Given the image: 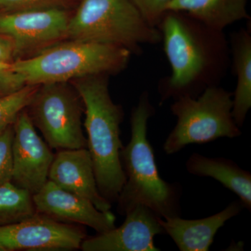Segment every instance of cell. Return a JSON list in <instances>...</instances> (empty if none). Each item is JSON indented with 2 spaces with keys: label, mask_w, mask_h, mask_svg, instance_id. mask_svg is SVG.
Masks as SVG:
<instances>
[{
  "label": "cell",
  "mask_w": 251,
  "mask_h": 251,
  "mask_svg": "<svg viewBox=\"0 0 251 251\" xmlns=\"http://www.w3.org/2000/svg\"><path fill=\"white\" fill-rule=\"evenodd\" d=\"M171 74L160 83L161 102L196 97L218 85L228 63V46L223 31L207 27L177 11H167L158 24Z\"/></svg>",
  "instance_id": "obj_1"
},
{
  "label": "cell",
  "mask_w": 251,
  "mask_h": 251,
  "mask_svg": "<svg viewBox=\"0 0 251 251\" xmlns=\"http://www.w3.org/2000/svg\"><path fill=\"white\" fill-rule=\"evenodd\" d=\"M154 113L149 94L144 92L132 110L130 139L120 151L126 181L116 202L122 216L138 205L148 206L163 219L181 215V186L162 179L148 139V122Z\"/></svg>",
  "instance_id": "obj_2"
},
{
  "label": "cell",
  "mask_w": 251,
  "mask_h": 251,
  "mask_svg": "<svg viewBox=\"0 0 251 251\" xmlns=\"http://www.w3.org/2000/svg\"><path fill=\"white\" fill-rule=\"evenodd\" d=\"M108 78V75H92L70 82L83 102L87 148L99 192L112 204L116 202L126 181L120 161L124 112L112 100Z\"/></svg>",
  "instance_id": "obj_3"
},
{
  "label": "cell",
  "mask_w": 251,
  "mask_h": 251,
  "mask_svg": "<svg viewBox=\"0 0 251 251\" xmlns=\"http://www.w3.org/2000/svg\"><path fill=\"white\" fill-rule=\"evenodd\" d=\"M30 57L16 59L11 69L26 85L70 82L92 75L122 72L131 52L120 46L76 39H67Z\"/></svg>",
  "instance_id": "obj_4"
},
{
  "label": "cell",
  "mask_w": 251,
  "mask_h": 251,
  "mask_svg": "<svg viewBox=\"0 0 251 251\" xmlns=\"http://www.w3.org/2000/svg\"><path fill=\"white\" fill-rule=\"evenodd\" d=\"M67 39L120 46L138 53L140 46L161 42V31L130 0H81L71 16Z\"/></svg>",
  "instance_id": "obj_5"
},
{
  "label": "cell",
  "mask_w": 251,
  "mask_h": 251,
  "mask_svg": "<svg viewBox=\"0 0 251 251\" xmlns=\"http://www.w3.org/2000/svg\"><path fill=\"white\" fill-rule=\"evenodd\" d=\"M232 95L219 85H212L194 98L175 100L171 110L176 124L163 144L164 152L174 154L187 145L240 136L242 131L232 116Z\"/></svg>",
  "instance_id": "obj_6"
},
{
  "label": "cell",
  "mask_w": 251,
  "mask_h": 251,
  "mask_svg": "<svg viewBox=\"0 0 251 251\" xmlns=\"http://www.w3.org/2000/svg\"><path fill=\"white\" fill-rule=\"evenodd\" d=\"M27 111L34 126L46 143L54 150L87 148L82 128L84 104L75 87L69 82L39 86Z\"/></svg>",
  "instance_id": "obj_7"
},
{
  "label": "cell",
  "mask_w": 251,
  "mask_h": 251,
  "mask_svg": "<svg viewBox=\"0 0 251 251\" xmlns=\"http://www.w3.org/2000/svg\"><path fill=\"white\" fill-rule=\"evenodd\" d=\"M71 16L63 7L1 12L0 34L14 43L16 59L35 54L67 39Z\"/></svg>",
  "instance_id": "obj_8"
},
{
  "label": "cell",
  "mask_w": 251,
  "mask_h": 251,
  "mask_svg": "<svg viewBox=\"0 0 251 251\" xmlns=\"http://www.w3.org/2000/svg\"><path fill=\"white\" fill-rule=\"evenodd\" d=\"M87 237L82 226L37 213L20 222L0 226V251L75 250Z\"/></svg>",
  "instance_id": "obj_9"
},
{
  "label": "cell",
  "mask_w": 251,
  "mask_h": 251,
  "mask_svg": "<svg viewBox=\"0 0 251 251\" xmlns=\"http://www.w3.org/2000/svg\"><path fill=\"white\" fill-rule=\"evenodd\" d=\"M12 181L34 195L49 180L54 155L33 125L27 109L20 112L14 125Z\"/></svg>",
  "instance_id": "obj_10"
},
{
  "label": "cell",
  "mask_w": 251,
  "mask_h": 251,
  "mask_svg": "<svg viewBox=\"0 0 251 251\" xmlns=\"http://www.w3.org/2000/svg\"><path fill=\"white\" fill-rule=\"evenodd\" d=\"M33 200L37 213L59 222L88 226L98 233L116 227V217L110 211L99 210L88 200L63 189L50 180L33 195Z\"/></svg>",
  "instance_id": "obj_11"
},
{
  "label": "cell",
  "mask_w": 251,
  "mask_h": 251,
  "mask_svg": "<svg viewBox=\"0 0 251 251\" xmlns=\"http://www.w3.org/2000/svg\"><path fill=\"white\" fill-rule=\"evenodd\" d=\"M120 227L87 237L81 244L83 251H158L154 237L164 234L161 217L148 206L138 205L126 214Z\"/></svg>",
  "instance_id": "obj_12"
},
{
  "label": "cell",
  "mask_w": 251,
  "mask_h": 251,
  "mask_svg": "<svg viewBox=\"0 0 251 251\" xmlns=\"http://www.w3.org/2000/svg\"><path fill=\"white\" fill-rule=\"evenodd\" d=\"M49 180L88 200L100 211L111 209V203L99 192L93 162L87 148L59 150L51 165Z\"/></svg>",
  "instance_id": "obj_13"
},
{
  "label": "cell",
  "mask_w": 251,
  "mask_h": 251,
  "mask_svg": "<svg viewBox=\"0 0 251 251\" xmlns=\"http://www.w3.org/2000/svg\"><path fill=\"white\" fill-rule=\"evenodd\" d=\"M244 206L240 200L233 201L217 214L201 219H184L181 216L160 219V224L181 251H208L219 229L229 219L240 214Z\"/></svg>",
  "instance_id": "obj_14"
},
{
  "label": "cell",
  "mask_w": 251,
  "mask_h": 251,
  "mask_svg": "<svg viewBox=\"0 0 251 251\" xmlns=\"http://www.w3.org/2000/svg\"><path fill=\"white\" fill-rule=\"evenodd\" d=\"M190 174L211 177L239 197L244 208L251 211V174L235 162L223 157H207L193 153L186 163Z\"/></svg>",
  "instance_id": "obj_15"
},
{
  "label": "cell",
  "mask_w": 251,
  "mask_h": 251,
  "mask_svg": "<svg viewBox=\"0 0 251 251\" xmlns=\"http://www.w3.org/2000/svg\"><path fill=\"white\" fill-rule=\"evenodd\" d=\"M248 0H173L168 11L188 15L215 30L249 19Z\"/></svg>",
  "instance_id": "obj_16"
},
{
  "label": "cell",
  "mask_w": 251,
  "mask_h": 251,
  "mask_svg": "<svg viewBox=\"0 0 251 251\" xmlns=\"http://www.w3.org/2000/svg\"><path fill=\"white\" fill-rule=\"evenodd\" d=\"M232 62L237 85L232 95V116L239 128L243 126L251 108V36L242 29L231 39Z\"/></svg>",
  "instance_id": "obj_17"
},
{
  "label": "cell",
  "mask_w": 251,
  "mask_h": 251,
  "mask_svg": "<svg viewBox=\"0 0 251 251\" xmlns=\"http://www.w3.org/2000/svg\"><path fill=\"white\" fill-rule=\"evenodd\" d=\"M37 214L33 195L12 181L0 186V226L15 224Z\"/></svg>",
  "instance_id": "obj_18"
},
{
  "label": "cell",
  "mask_w": 251,
  "mask_h": 251,
  "mask_svg": "<svg viewBox=\"0 0 251 251\" xmlns=\"http://www.w3.org/2000/svg\"><path fill=\"white\" fill-rule=\"evenodd\" d=\"M39 86L26 85L14 92L0 96V133L14 125L20 112L27 108Z\"/></svg>",
  "instance_id": "obj_19"
},
{
  "label": "cell",
  "mask_w": 251,
  "mask_h": 251,
  "mask_svg": "<svg viewBox=\"0 0 251 251\" xmlns=\"http://www.w3.org/2000/svg\"><path fill=\"white\" fill-rule=\"evenodd\" d=\"M13 138V125L6 127L0 133V186L12 180L14 170Z\"/></svg>",
  "instance_id": "obj_20"
},
{
  "label": "cell",
  "mask_w": 251,
  "mask_h": 251,
  "mask_svg": "<svg viewBox=\"0 0 251 251\" xmlns=\"http://www.w3.org/2000/svg\"><path fill=\"white\" fill-rule=\"evenodd\" d=\"M150 25L158 27L173 0H130Z\"/></svg>",
  "instance_id": "obj_21"
},
{
  "label": "cell",
  "mask_w": 251,
  "mask_h": 251,
  "mask_svg": "<svg viewBox=\"0 0 251 251\" xmlns=\"http://www.w3.org/2000/svg\"><path fill=\"white\" fill-rule=\"evenodd\" d=\"M64 0H0L2 12L62 7Z\"/></svg>",
  "instance_id": "obj_22"
},
{
  "label": "cell",
  "mask_w": 251,
  "mask_h": 251,
  "mask_svg": "<svg viewBox=\"0 0 251 251\" xmlns=\"http://www.w3.org/2000/svg\"><path fill=\"white\" fill-rule=\"evenodd\" d=\"M25 85L23 77L12 69L0 72V96L20 90Z\"/></svg>",
  "instance_id": "obj_23"
},
{
  "label": "cell",
  "mask_w": 251,
  "mask_h": 251,
  "mask_svg": "<svg viewBox=\"0 0 251 251\" xmlns=\"http://www.w3.org/2000/svg\"><path fill=\"white\" fill-rule=\"evenodd\" d=\"M16 60L14 43L8 36L0 34V62L11 64Z\"/></svg>",
  "instance_id": "obj_24"
},
{
  "label": "cell",
  "mask_w": 251,
  "mask_h": 251,
  "mask_svg": "<svg viewBox=\"0 0 251 251\" xmlns=\"http://www.w3.org/2000/svg\"><path fill=\"white\" fill-rule=\"evenodd\" d=\"M11 67H12V63L9 64V63L0 62V72L9 70L11 69Z\"/></svg>",
  "instance_id": "obj_25"
}]
</instances>
